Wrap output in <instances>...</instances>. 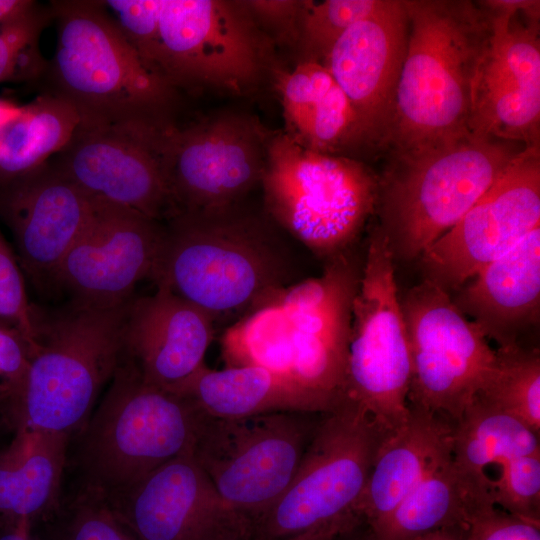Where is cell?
<instances>
[{"mask_svg": "<svg viewBox=\"0 0 540 540\" xmlns=\"http://www.w3.org/2000/svg\"><path fill=\"white\" fill-rule=\"evenodd\" d=\"M51 20L49 5L27 0L0 22V84L43 78L48 61L41 55L39 40Z\"/></svg>", "mask_w": 540, "mask_h": 540, "instance_id": "obj_32", "label": "cell"}, {"mask_svg": "<svg viewBox=\"0 0 540 540\" xmlns=\"http://www.w3.org/2000/svg\"><path fill=\"white\" fill-rule=\"evenodd\" d=\"M30 345L16 329L0 323V402L21 384L29 363Z\"/></svg>", "mask_w": 540, "mask_h": 540, "instance_id": "obj_40", "label": "cell"}, {"mask_svg": "<svg viewBox=\"0 0 540 540\" xmlns=\"http://www.w3.org/2000/svg\"><path fill=\"white\" fill-rule=\"evenodd\" d=\"M400 301L411 360L408 405L455 423L489 377L496 349L435 283L424 279Z\"/></svg>", "mask_w": 540, "mask_h": 540, "instance_id": "obj_13", "label": "cell"}, {"mask_svg": "<svg viewBox=\"0 0 540 540\" xmlns=\"http://www.w3.org/2000/svg\"><path fill=\"white\" fill-rule=\"evenodd\" d=\"M163 223L133 210L93 202L92 216L74 242L55 280L73 302L109 308L133 298V290L150 278Z\"/></svg>", "mask_w": 540, "mask_h": 540, "instance_id": "obj_18", "label": "cell"}, {"mask_svg": "<svg viewBox=\"0 0 540 540\" xmlns=\"http://www.w3.org/2000/svg\"><path fill=\"white\" fill-rule=\"evenodd\" d=\"M269 134L253 117L234 112L170 127L163 161L172 216L244 202L261 183Z\"/></svg>", "mask_w": 540, "mask_h": 540, "instance_id": "obj_14", "label": "cell"}, {"mask_svg": "<svg viewBox=\"0 0 540 540\" xmlns=\"http://www.w3.org/2000/svg\"><path fill=\"white\" fill-rule=\"evenodd\" d=\"M297 0H248L246 7L259 28L275 44L297 45L303 7Z\"/></svg>", "mask_w": 540, "mask_h": 540, "instance_id": "obj_39", "label": "cell"}, {"mask_svg": "<svg viewBox=\"0 0 540 540\" xmlns=\"http://www.w3.org/2000/svg\"><path fill=\"white\" fill-rule=\"evenodd\" d=\"M490 35L473 84L469 131L539 147V10L532 0L479 2Z\"/></svg>", "mask_w": 540, "mask_h": 540, "instance_id": "obj_15", "label": "cell"}, {"mask_svg": "<svg viewBox=\"0 0 540 540\" xmlns=\"http://www.w3.org/2000/svg\"><path fill=\"white\" fill-rule=\"evenodd\" d=\"M540 226V149L524 147L501 176L419 256L425 279L459 290Z\"/></svg>", "mask_w": 540, "mask_h": 540, "instance_id": "obj_16", "label": "cell"}, {"mask_svg": "<svg viewBox=\"0 0 540 540\" xmlns=\"http://www.w3.org/2000/svg\"><path fill=\"white\" fill-rule=\"evenodd\" d=\"M214 321L163 286L132 298L123 327V356L144 381L175 391L204 365Z\"/></svg>", "mask_w": 540, "mask_h": 540, "instance_id": "obj_22", "label": "cell"}, {"mask_svg": "<svg viewBox=\"0 0 540 540\" xmlns=\"http://www.w3.org/2000/svg\"><path fill=\"white\" fill-rule=\"evenodd\" d=\"M92 213L93 202L50 161L0 180V218L13 236L20 267L36 285L54 282Z\"/></svg>", "mask_w": 540, "mask_h": 540, "instance_id": "obj_20", "label": "cell"}, {"mask_svg": "<svg viewBox=\"0 0 540 540\" xmlns=\"http://www.w3.org/2000/svg\"><path fill=\"white\" fill-rule=\"evenodd\" d=\"M163 224L151 274L215 322H234L300 279L296 241L244 202L177 213Z\"/></svg>", "mask_w": 540, "mask_h": 540, "instance_id": "obj_1", "label": "cell"}, {"mask_svg": "<svg viewBox=\"0 0 540 540\" xmlns=\"http://www.w3.org/2000/svg\"><path fill=\"white\" fill-rule=\"evenodd\" d=\"M387 432L358 404L323 413L291 482L250 523L254 540H280L362 521L359 507L376 451Z\"/></svg>", "mask_w": 540, "mask_h": 540, "instance_id": "obj_9", "label": "cell"}, {"mask_svg": "<svg viewBox=\"0 0 540 540\" xmlns=\"http://www.w3.org/2000/svg\"><path fill=\"white\" fill-rule=\"evenodd\" d=\"M21 105L13 101L0 98V141L4 130L20 112Z\"/></svg>", "mask_w": 540, "mask_h": 540, "instance_id": "obj_44", "label": "cell"}, {"mask_svg": "<svg viewBox=\"0 0 540 540\" xmlns=\"http://www.w3.org/2000/svg\"><path fill=\"white\" fill-rule=\"evenodd\" d=\"M363 260L353 246L324 262L320 276L273 292L233 322L221 338L227 367L266 368L340 406Z\"/></svg>", "mask_w": 540, "mask_h": 540, "instance_id": "obj_2", "label": "cell"}, {"mask_svg": "<svg viewBox=\"0 0 540 540\" xmlns=\"http://www.w3.org/2000/svg\"><path fill=\"white\" fill-rule=\"evenodd\" d=\"M137 540H205L230 512L192 451L104 496Z\"/></svg>", "mask_w": 540, "mask_h": 540, "instance_id": "obj_21", "label": "cell"}, {"mask_svg": "<svg viewBox=\"0 0 540 540\" xmlns=\"http://www.w3.org/2000/svg\"><path fill=\"white\" fill-rule=\"evenodd\" d=\"M43 540H137L104 495L81 487L47 521Z\"/></svg>", "mask_w": 540, "mask_h": 540, "instance_id": "obj_33", "label": "cell"}, {"mask_svg": "<svg viewBox=\"0 0 540 540\" xmlns=\"http://www.w3.org/2000/svg\"><path fill=\"white\" fill-rule=\"evenodd\" d=\"M36 307L28 301L17 256L0 231V323L19 331L32 346Z\"/></svg>", "mask_w": 540, "mask_h": 540, "instance_id": "obj_37", "label": "cell"}, {"mask_svg": "<svg viewBox=\"0 0 540 540\" xmlns=\"http://www.w3.org/2000/svg\"><path fill=\"white\" fill-rule=\"evenodd\" d=\"M540 453L539 434L517 418L478 398L453 425L452 458L470 475L491 481L489 465Z\"/></svg>", "mask_w": 540, "mask_h": 540, "instance_id": "obj_30", "label": "cell"}, {"mask_svg": "<svg viewBox=\"0 0 540 540\" xmlns=\"http://www.w3.org/2000/svg\"><path fill=\"white\" fill-rule=\"evenodd\" d=\"M453 425L440 415L409 406L404 422L384 435L359 507L369 529L383 523L426 476L452 456Z\"/></svg>", "mask_w": 540, "mask_h": 540, "instance_id": "obj_24", "label": "cell"}, {"mask_svg": "<svg viewBox=\"0 0 540 540\" xmlns=\"http://www.w3.org/2000/svg\"><path fill=\"white\" fill-rule=\"evenodd\" d=\"M260 185L264 211L324 262L352 248L375 212L378 177L362 162L270 133Z\"/></svg>", "mask_w": 540, "mask_h": 540, "instance_id": "obj_8", "label": "cell"}, {"mask_svg": "<svg viewBox=\"0 0 540 540\" xmlns=\"http://www.w3.org/2000/svg\"><path fill=\"white\" fill-rule=\"evenodd\" d=\"M410 540H466L465 527H450L435 530Z\"/></svg>", "mask_w": 540, "mask_h": 540, "instance_id": "obj_42", "label": "cell"}, {"mask_svg": "<svg viewBox=\"0 0 540 540\" xmlns=\"http://www.w3.org/2000/svg\"><path fill=\"white\" fill-rule=\"evenodd\" d=\"M277 89L284 133L296 143L332 155L364 147L356 113L322 63L300 61L279 75Z\"/></svg>", "mask_w": 540, "mask_h": 540, "instance_id": "obj_25", "label": "cell"}, {"mask_svg": "<svg viewBox=\"0 0 540 540\" xmlns=\"http://www.w3.org/2000/svg\"><path fill=\"white\" fill-rule=\"evenodd\" d=\"M407 51L386 149L434 148L469 133L472 93L490 35V15L468 0H403Z\"/></svg>", "mask_w": 540, "mask_h": 540, "instance_id": "obj_3", "label": "cell"}, {"mask_svg": "<svg viewBox=\"0 0 540 540\" xmlns=\"http://www.w3.org/2000/svg\"><path fill=\"white\" fill-rule=\"evenodd\" d=\"M76 108L48 92L22 105L0 141V180L46 163L70 141L79 122Z\"/></svg>", "mask_w": 540, "mask_h": 540, "instance_id": "obj_29", "label": "cell"}, {"mask_svg": "<svg viewBox=\"0 0 540 540\" xmlns=\"http://www.w3.org/2000/svg\"><path fill=\"white\" fill-rule=\"evenodd\" d=\"M49 6L57 37L43 76L46 92L72 104L86 121L160 129L175 124L178 91L147 67L103 1Z\"/></svg>", "mask_w": 540, "mask_h": 540, "instance_id": "obj_4", "label": "cell"}, {"mask_svg": "<svg viewBox=\"0 0 540 540\" xmlns=\"http://www.w3.org/2000/svg\"><path fill=\"white\" fill-rule=\"evenodd\" d=\"M491 479L495 506L523 519L540 523V453L507 460Z\"/></svg>", "mask_w": 540, "mask_h": 540, "instance_id": "obj_35", "label": "cell"}, {"mask_svg": "<svg viewBox=\"0 0 540 540\" xmlns=\"http://www.w3.org/2000/svg\"><path fill=\"white\" fill-rule=\"evenodd\" d=\"M473 278L457 290V307L498 348L519 345L539 317L540 226Z\"/></svg>", "mask_w": 540, "mask_h": 540, "instance_id": "obj_23", "label": "cell"}, {"mask_svg": "<svg viewBox=\"0 0 540 540\" xmlns=\"http://www.w3.org/2000/svg\"><path fill=\"white\" fill-rule=\"evenodd\" d=\"M169 128L80 119L67 145L48 161L92 202L127 208L163 222L173 214L163 161Z\"/></svg>", "mask_w": 540, "mask_h": 540, "instance_id": "obj_17", "label": "cell"}, {"mask_svg": "<svg viewBox=\"0 0 540 540\" xmlns=\"http://www.w3.org/2000/svg\"><path fill=\"white\" fill-rule=\"evenodd\" d=\"M162 3L163 0L103 1L124 38L153 72Z\"/></svg>", "mask_w": 540, "mask_h": 540, "instance_id": "obj_36", "label": "cell"}, {"mask_svg": "<svg viewBox=\"0 0 540 540\" xmlns=\"http://www.w3.org/2000/svg\"><path fill=\"white\" fill-rule=\"evenodd\" d=\"M128 303L100 308L72 301L48 313L36 308L25 376L3 402L17 430L70 437L83 429L121 362Z\"/></svg>", "mask_w": 540, "mask_h": 540, "instance_id": "obj_5", "label": "cell"}, {"mask_svg": "<svg viewBox=\"0 0 540 540\" xmlns=\"http://www.w3.org/2000/svg\"><path fill=\"white\" fill-rule=\"evenodd\" d=\"M486 504H494L491 481L470 475L451 456L370 530L376 540H410L439 529L466 527L469 517Z\"/></svg>", "mask_w": 540, "mask_h": 540, "instance_id": "obj_28", "label": "cell"}, {"mask_svg": "<svg viewBox=\"0 0 540 540\" xmlns=\"http://www.w3.org/2000/svg\"><path fill=\"white\" fill-rule=\"evenodd\" d=\"M174 392L191 399L212 418L235 419L277 412L333 411L320 396L295 381L259 366L213 370L201 366Z\"/></svg>", "mask_w": 540, "mask_h": 540, "instance_id": "obj_27", "label": "cell"}, {"mask_svg": "<svg viewBox=\"0 0 540 540\" xmlns=\"http://www.w3.org/2000/svg\"><path fill=\"white\" fill-rule=\"evenodd\" d=\"M204 416L188 397L144 381L122 356L99 407L79 432L74 464L82 487L108 496L193 452Z\"/></svg>", "mask_w": 540, "mask_h": 540, "instance_id": "obj_7", "label": "cell"}, {"mask_svg": "<svg viewBox=\"0 0 540 540\" xmlns=\"http://www.w3.org/2000/svg\"><path fill=\"white\" fill-rule=\"evenodd\" d=\"M205 540H254L250 522L231 514L224 519Z\"/></svg>", "mask_w": 540, "mask_h": 540, "instance_id": "obj_41", "label": "cell"}, {"mask_svg": "<svg viewBox=\"0 0 540 540\" xmlns=\"http://www.w3.org/2000/svg\"><path fill=\"white\" fill-rule=\"evenodd\" d=\"M321 415H205L192 453L224 506L252 523L291 482Z\"/></svg>", "mask_w": 540, "mask_h": 540, "instance_id": "obj_12", "label": "cell"}, {"mask_svg": "<svg viewBox=\"0 0 540 540\" xmlns=\"http://www.w3.org/2000/svg\"><path fill=\"white\" fill-rule=\"evenodd\" d=\"M380 3L381 0L304 1L297 44L303 55L301 61L323 64L338 39Z\"/></svg>", "mask_w": 540, "mask_h": 540, "instance_id": "obj_34", "label": "cell"}, {"mask_svg": "<svg viewBox=\"0 0 540 540\" xmlns=\"http://www.w3.org/2000/svg\"><path fill=\"white\" fill-rule=\"evenodd\" d=\"M0 540H43L34 536L28 529H13L0 531Z\"/></svg>", "mask_w": 540, "mask_h": 540, "instance_id": "obj_46", "label": "cell"}, {"mask_svg": "<svg viewBox=\"0 0 540 540\" xmlns=\"http://www.w3.org/2000/svg\"><path fill=\"white\" fill-rule=\"evenodd\" d=\"M408 43L403 0H381L335 43L323 65L350 101L364 147L386 149Z\"/></svg>", "mask_w": 540, "mask_h": 540, "instance_id": "obj_19", "label": "cell"}, {"mask_svg": "<svg viewBox=\"0 0 540 540\" xmlns=\"http://www.w3.org/2000/svg\"><path fill=\"white\" fill-rule=\"evenodd\" d=\"M273 42L244 1L163 0L153 70L178 92H254L270 70Z\"/></svg>", "mask_w": 540, "mask_h": 540, "instance_id": "obj_10", "label": "cell"}, {"mask_svg": "<svg viewBox=\"0 0 540 540\" xmlns=\"http://www.w3.org/2000/svg\"><path fill=\"white\" fill-rule=\"evenodd\" d=\"M334 540H376V538L363 522H359L340 532Z\"/></svg>", "mask_w": 540, "mask_h": 540, "instance_id": "obj_43", "label": "cell"}, {"mask_svg": "<svg viewBox=\"0 0 540 540\" xmlns=\"http://www.w3.org/2000/svg\"><path fill=\"white\" fill-rule=\"evenodd\" d=\"M343 530L340 528H324L280 540H334Z\"/></svg>", "mask_w": 540, "mask_h": 540, "instance_id": "obj_45", "label": "cell"}, {"mask_svg": "<svg viewBox=\"0 0 540 540\" xmlns=\"http://www.w3.org/2000/svg\"><path fill=\"white\" fill-rule=\"evenodd\" d=\"M465 531L466 540H540V523L514 516L494 504L478 508Z\"/></svg>", "mask_w": 540, "mask_h": 540, "instance_id": "obj_38", "label": "cell"}, {"mask_svg": "<svg viewBox=\"0 0 540 540\" xmlns=\"http://www.w3.org/2000/svg\"><path fill=\"white\" fill-rule=\"evenodd\" d=\"M408 335L388 240L370 232L353 299L344 400L358 404L386 432L409 413Z\"/></svg>", "mask_w": 540, "mask_h": 540, "instance_id": "obj_11", "label": "cell"}, {"mask_svg": "<svg viewBox=\"0 0 540 540\" xmlns=\"http://www.w3.org/2000/svg\"><path fill=\"white\" fill-rule=\"evenodd\" d=\"M27 0H0V22L21 8Z\"/></svg>", "mask_w": 540, "mask_h": 540, "instance_id": "obj_47", "label": "cell"}, {"mask_svg": "<svg viewBox=\"0 0 540 540\" xmlns=\"http://www.w3.org/2000/svg\"><path fill=\"white\" fill-rule=\"evenodd\" d=\"M68 439L18 429L9 448L0 451V531L31 530L56 513Z\"/></svg>", "mask_w": 540, "mask_h": 540, "instance_id": "obj_26", "label": "cell"}, {"mask_svg": "<svg viewBox=\"0 0 540 540\" xmlns=\"http://www.w3.org/2000/svg\"><path fill=\"white\" fill-rule=\"evenodd\" d=\"M475 398L540 434L539 350L520 344L496 349L495 365Z\"/></svg>", "mask_w": 540, "mask_h": 540, "instance_id": "obj_31", "label": "cell"}, {"mask_svg": "<svg viewBox=\"0 0 540 540\" xmlns=\"http://www.w3.org/2000/svg\"><path fill=\"white\" fill-rule=\"evenodd\" d=\"M524 147L469 133L434 148L392 155L378 177L375 211L394 261H412L449 231Z\"/></svg>", "mask_w": 540, "mask_h": 540, "instance_id": "obj_6", "label": "cell"}]
</instances>
